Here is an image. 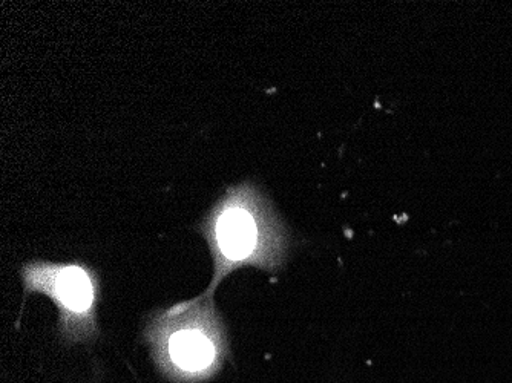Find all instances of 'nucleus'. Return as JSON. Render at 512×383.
Wrapping results in <instances>:
<instances>
[{
    "mask_svg": "<svg viewBox=\"0 0 512 383\" xmlns=\"http://www.w3.org/2000/svg\"><path fill=\"white\" fill-rule=\"evenodd\" d=\"M214 259V278L204 298L214 299L224 278L243 267L278 273L289 256L290 232L260 187H229L200 226Z\"/></svg>",
    "mask_w": 512,
    "mask_h": 383,
    "instance_id": "1",
    "label": "nucleus"
},
{
    "mask_svg": "<svg viewBox=\"0 0 512 383\" xmlns=\"http://www.w3.org/2000/svg\"><path fill=\"white\" fill-rule=\"evenodd\" d=\"M143 341L161 376L172 383L214 379L230 356L229 336L214 299L204 296L158 310Z\"/></svg>",
    "mask_w": 512,
    "mask_h": 383,
    "instance_id": "2",
    "label": "nucleus"
},
{
    "mask_svg": "<svg viewBox=\"0 0 512 383\" xmlns=\"http://www.w3.org/2000/svg\"><path fill=\"white\" fill-rule=\"evenodd\" d=\"M25 296L42 293L59 311V336L66 345L99 339L97 308L100 279L96 270L80 262H28L20 270Z\"/></svg>",
    "mask_w": 512,
    "mask_h": 383,
    "instance_id": "3",
    "label": "nucleus"
}]
</instances>
